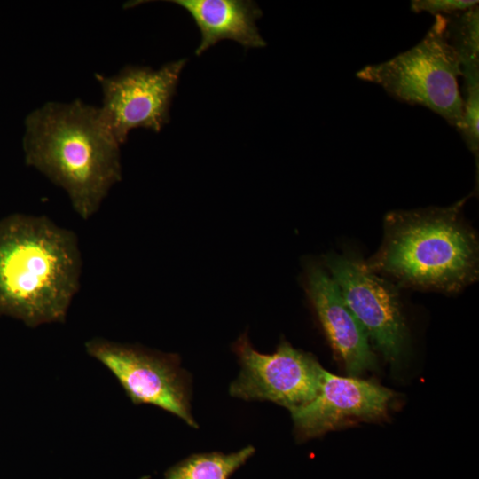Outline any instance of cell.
<instances>
[{"mask_svg": "<svg viewBox=\"0 0 479 479\" xmlns=\"http://www.w3.org/2000/svg\"><path fill=\"white\" fill-rule=\"evenodd\" d=\"M446 17V32L461 67L464 81L479 80L478 5Z\"/></svg>", "mask_w": 479, "mask_h": 479, "instance_id": "cell-13", "label": "cell"}, {"mask_svg": "<svg viewBox=\"0 0 479 479\" xmlns=\"http://www.w3.org/2000/svg\"><path fill=\"white\" fill-rule=\"evenodd\" d=\"M305 288L327 341L349 375L358 377L375 369L376 358L369 337L330 274L320 265L310 264Z\"/></svg>", "mask_w": 479, "mask_h": 479, "instance_id": "cell-10", "label": "cell"}, {"mask_svg": "<svg viewBox=\"0 0 479 479\" xmlns=\"http://www.w3.org/2000/svg\"><path fill=\"white\" fill-rule=\"evenodd\" d=\"M356 76L381 86L397 100L428 108L460 132L461 67L447 35L444 15H435L434 23L413 47L389 60L364 67Z\"/></svg>", "mask_w": 479, "mask_h": 479, "instance_id": "cell-4", "label": "cell"}, {"mask_svg": "<svg viewBox=\"0 0 479 479\" xmlns=\"http://www.w3.org/2000/svg\"><path fill=\"white\" fill-rule=\"evenodd\" d=\"M461 136L476 162L479 153V82H464Z\"/></svg>", "mask_w": 479, "mask_h": 479, "instance_id": "cell-14", "label": "cell"}, {"mask_svg": "<svg viewBox=\"0 0 479 479\" xmlns=\"http://www.w3.org/2000/svg\"><path fill=\"white\" fill-rule=\"evenodd\" d=\"M478 3L475 0H413L411 2V9L414 12L452 15L475 7Z\"/></svg>", "mask_w": 479, "mask_h": 479, "instance_id": "cell-15", "label": "cell"}, {"mask_svg": "<svg viewBox=\"0 0 479 479\" xmlns=\"http://www.w3.org/2000/svg\"><path fill=\"white\" fill-rule=\"evenodd\" d=\"M87 353L103 364L136 404H152L197 428L192 415V378L178 355L103 338L85 342Z\"/></svg>", "mask_w": 479, "mask_h": 479, "instance_id": "cell-5", "label": "cell"}, {"mask_svg": "<svg viewBox=\"0 0 479 479\" xmlns=\"http://www.w3.org/2000/svg\"><path fill=\"white\" fill-rule=\"evenodd\" d=\"M240 372L229 388L232 397L270 401L289 412L310 402L318 393L325 369L310 353L281 341L275 352L260 353L247 334L232 345Z\"/></svg>", "mask_w": 479, "mask_h": 479, "instance_id": "cell-6", "label": "cell"}, {"mask_svg": "<svg viewBox=\"0 0 479 479\" xmlns=\"http://www.w3.org/2000/svg\"><path fill=\"white\" fill-rule=\"evenodd\" d=\"M255 449L247 445L228 454L213 452L192 454L165 474V479H229L253 456Z\"/></svg>", "mask_w": 479, "mask_h": 479, "instance_id": "cell-12", "label": "cell"}, {"mask_svg": "<svg viewBox=\"0 0 479 479\" xmlns=\"http://www.w3.org/2000/svg\"><path fill=\"white\" fill-rule=\"evenodd\" d=\"M120 145L99 107L81 100L47 102L25 120L26 164L61 187L83 220L122 178Z\"/></svg>", "mask_w": 479, "mask_h": 479, "instance_id": "cell-2", "label": "cell"}, {"mask_svg": "<svg viewBox=\"0 0 479 479\" xmlns=\"http://www.w3.org/2000/svg\"><path fill=\"white\" fill-rule=\"evenodd\" d=\"M186 62L171 61L159 69L130 66L112 76L95 75L103 93L101 118L120 145L133 129L160 132L169 122V107Z\"/></svg>", "mask_w": 479, "mask_h": 479, "instance_id": "cell-7", "label": "cell"}, {"mask_svg": "<svg viewBox=\"0 0 479 479\" xmlns=\"http://www.w3.org/2000/svg\"><path fill=\"white\" fill-rule=\"evenodd\" d=\"M185 9L200 32V43L195 51L202 54L222 40H232L245 48L266 45L259 33L256 20L262 11L248 0H171Z\"/></svg>", "mask_w": 479, "mask_h": 479, "instance_id": "cell-11", "label": "cell"}, {"mask_svg": "<svg viewBox=\"0 0 479 479\" xmlns=\"http://www.w3.org/2000/svg\"><path fill=\"white\" fill-rule=\"evenodd\" d=\"M325 263L377 349L391 365H398L407 348L408 329L397 289L353 256L331 254Z\"/></svg>", "mask_w": 479, "mask_h": 479, "instance_id": "cell-8", "label": "cell"}, {"mask_svg": "<svg viewBox=\"0 0 479 479\" xmlns=\"http://www.w3.org/2000/svg\"><path fill=\"white\" fill-rule=\"evenodd\" d=\"M76 234L45 216L0 219V316L29 327L64 323L80 289Z\"/></svg>", "mask_w": 479, "mask_h": 479, "instance_id": "cell-1", "label": "cell"}, {"mask_svg": "<svg viewBox=\"0 0 479 479\" xmlns=\"http://www.w3.org/2000/svg\"><path fill=\"white\" fill-rule=\"evenodd\" d=\"M394 397L391 390L358 377H342L326 370L318 395L290 412L296 439L303 442L349 421L384 418Z\"/></svg>", "mask_w": 479, "mask_h": 479, "instance_id": "cell-9", "label": "cell"}, {"mask_svg": "<svg viewBox=\"0 0 479 479\" xmlns=\"http://www.w3.org/2000/svg\"><path fill=\"white\" fill-rule=\"evenodd\" d=\"M467 198L446 208L389 212L384 239L365 266L400 284L454 293L478 276V242L461 217Z\"/></svg>", "mask_w": 479, "mask_h": 479, "instance_id": "cell-3", "label": "cell"}]
</instances>
